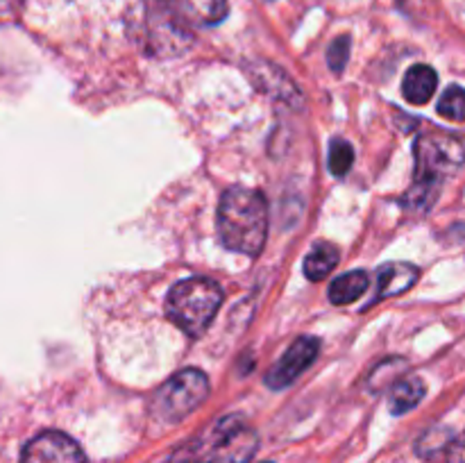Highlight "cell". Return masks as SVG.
Here are the masks:
<instances>
[{"mask_svg":"<svg viewBox=\"0 0 465 463\" xmlns=\"http://www.w3.org/2000/svg\"><path fill=\"white\" fill-rule=\"evenodd\" d=\"M21 463H89V458L71 436L44 431L25 445Z\"/></svg>","mask_w":465,"mask_h":463,"instance_id":"obj_7","label":"cell"},{"mask_svg":"<svg viewBox=\"0 0 465 463\" xmlns=\"http://www.w3.org/2000/svg\"><path fill=\"white\" fill-rule=\"evenodd\" d=\"M416 184L409 191V200L420 204L422 200L436 198L440 180L459 171L465 163V141L452 134H425L416 141Z\"/></svg>","mask_w":465,"mask_h":463,"instance_id":"obj_2","label":"cell"},{"mask_svg":"<svg viewBox=\"0 0 465 463\" xmlns=\"http://www.w3.org/2000/svg\"><path fill=\"white\" fill-rule=\"evenodd\" d=\"M368 272L363 271H352L345 272V275L336 277L330 286V302L336 307H345V304H352L361 298L368 291Z\"/></svg>","mask_w":465,"mask_h":463,"instance_id":"obj_12","label":"cell"},{"mask_svg":"<svg viewBox=\"0 0 465 463\" xmlns=\"http://www.w3.org/2000/svg\"><path fill=\"white\" fill-rule=\"evenodd\" d=\"M350 36H339V39L331 41L330 50H327V64L334 73H341L345 66H348L350 59Z\"/></svg>","mask_w":465,"mask_h":463,"instance_id":"obj_17","label":"cell"},{"mask_svg":"<svg viewBox=\"0 0 465 463\" xmlns=\"http://www.w3.org/2000/svg\"><path fill=\"white\" fill-rule=\"evenodd\" d=\"M166 7L191 27H212L225 21L230 5L227 0H163Z\"/></svg>","mask_w":465,"mask_h":463,"instance_id":"obj_9","label":"cell"},{"mask_svg":"<svg viewBox=\"0 0 465 463\" xmlns=\"http://www.w3.org/2000/svg\"><path fill=\"white\" fill-rule=\"evenodd\" d=\"M354 163V148L343 139H334L330 145V171L334 177L348 175Z\"/></svg>","mask_w":465,"mask_h":463,"instance_id":"obj_16","label":"cell"},{"mask_svg":"<svg viewBox=\"0 0 465 463\" xmlns=\"http://www.w3.org/2000/svg\"><path fill=\"white\" fill-rule=\"evenodd\" d=\"M422 398H425V381L420 377H407V379L398 381L391 390V411L395 416H402V413L416 409Z\"/></svg>","mask_w":465,"mask_h":463,"instance_id":"obj_13","label":"cell"},{"mask_svg":"<svg viewBox=\"0 0 465 463\" xmlns=\"http://www.w3.org/2000/svg\"><path fill=\"white\" fill-rule=\"evenodd\" d=\"M136 25L143 44L154 53H166V50L177 53L191 41L186 25L166 7L163 0H141Z\"/></svg>","mask_w":465,"mask_h":463,"instance_id":"obj_5","label":"cell"},{"mask_svg":"<svg viewBox=\"0 0 465 463\" xmlns=\"http://www.w3.org/2000/svg\"><path fill=\"white\" fill-rule=\"evenodd\" d=\"M257 434L239 418H225L213 427L200 461L193 463H248L257 452Z\"/></svg>","mask_w":465,"mask_h":463,"instance_id":"obj_6","label":"cell"},{"mask_svg":"<svg viewBox=\"0 0 465 463\" xmlns=\"http://www.w3.org/2000/svg\"><path fill=\"white\" fill-rule=\"evenodd\" d=\"M448 463H465V431L450 443Z\"/></svg>","mask_w":465,"mask_h":463,"instance_id":"obj_18","label":"cell"},{"mask_svg":"<svg viewBox=\"0 0 465 463\" xmlns=\"http://www.w3.org/2000/svg\"><path fill=\"white\" fill-rule=\"evenodd\" d=\"M223 304V291L207 277H189L168 291L166 316L191 339L207 331Z\"/></svg>","mask_w":465,"mask_h":463,"instance_id":"obj_3","label":"cell"},{"mask_svg":"<svg viewBox=\"0 0 465 463\" xmlns=\"http://www.w3.org/2000/svg\"><path fill=\"white\" fill-rule=\"evenodd\" d=\"M418 277H420V271H418L413 263H384V266L377 271L375 300H386L407 293V291L416 284Z\"/></svg>","mask_w":465,"mask_h":463,"instance_id":"obj_10","label":"cell"},{"mask_svg":"<svg viewBox=\"0 0 465 463\" xmlns=\"http://www.w3.org/2000/svg\"><path fill=\"white\" fill-rule=\"evenodd\" d=\"M209 395V379L203 370L184 368L175 372L162 389L154 393L153 413L162 422H180L193 413Z\"/></svg>","mask_w":465,"mask_h":463,"instance_id":"obj_4","label":"cell"},{"mask_svg":"<svg viewBox=\"0 0 465 463\" xmlns=\"http://www.w3.org/2000/svg\"><path fill=\"white\" fill-rule=\"evenodd\" d=\"M218 236L232 252L259 257L268 236V204L259 191L234 186L218 204Z\"/></svg>","mask_w":465,"mask_h":463,"instance_id":"obj_1","label":"cell"},{"mask_svg":"<svg viewBox=\"0 0 465 463\" xmlns=\"http://www.w3.org/2000/svg\"><path fill=\"white\" fill-rule=\"evenodd\" d=\"M439 113L448 121L463 123L465 121V89L461 86H450L439 100Z\"/></svg>","mask_w":465,"mask_h":463,"instance_id":"obj_15","label":"cell"},{"mask_svg":"<svg viewBox=\"0 0 465 463\" xmlns=\"http://www.w3.org/2000/svg\"><path fill=\"white\" fill-rule=\"evenodd\" d=\"M339 263V250L331 243H318L304 259V275L312 281H321L330 275Z\"/></svg>","mask_w":465,"mask_h":463,"instance_id":"obj_14","label":"cell"},{"mask_svg":"<svg viewBox=\"0 0 465 463\" xmlns=\"http://www.w3.org/2000/svg\"><path fill=\"white\" fill-rule=\"evenodd\" d=\"M436 84H439V75H436L434 68L427 66V64H416L404 75L402 94L411 104H427L434 95Z\"/></svg>","mask_w":465,"mask_h":463,"instance_id":"obj_11","label":"cell"},{"mask_svg":"<svg viewBox=\"0 0 465 463\" xmlns=\"http://www.w3.org/2000/svg\"><path fill=\"white\" fill-rule=\"evenodd\" d=\"M318 352H321L318 339H312V336L298 339L284 354H282V359L275 363V368L268 372L266 384L271 386V389H286V386L293 384V381L316 361Z\"/></svg>","mask_w":465,"mask_h":463,"instance_id":"obj_8","label":"cell"}]
</instances>
